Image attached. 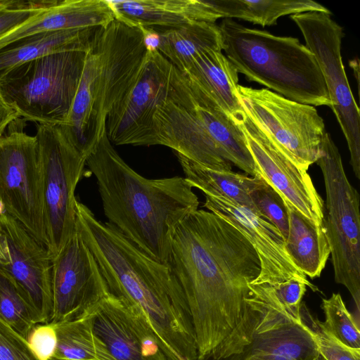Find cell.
Wrapping results in <instances>:
<instances>
[{
	"label": "cell",
	"mask_w": 360,
	"mask_h": 360,
	"mask_svg": "<svg viewBox=\"0 0 360 360\" xmlns=\"http://www.w3.org/2000/svg\"><path fill=\"white\" fill-rule=\"evenodd\" d=\"M0 319L26 340L33 328L40 323L34 310L1 269Z\"/></svg>",
	"instance_id": "cell-29"
},
{
	"label": "cell",
	"mask_w": 360,
	"mask_h": 360,
	"mask_svg": "<svg viewBox=\"0 0 360 360\" xmlns=\"http://www.w3.org/2000/svg\"><path fill=\"white\" fill-rule=\"evenodd\" d=\"M252 202L260 217L275 226L284 240L288 230V217L285 204L281 195L262 179L250 192Z\"/></svg>",
	"instance_id": "cell-32"
},
{
	"label": "cell",
	"mask_w": 360,
	"mask_h": 360,
	"mask_svg": "<svg viewBox=\"0 0 360 360\" xmlns=\"http://www.w3.org/2000/svg\"><path fill=\"white\" fill-rule=\"evenodd\" d=\"M9 263V252L6 240L0 231V267H4Z\"/></svg>",
	"instance_id": "cell-38"
},
{
	"label": "cell",
	"mask_w": 360,
	"mask_h": 360,
	"mask_svg": "<svg viewBox=\"0 0 360 360\" xmlns=\"http://www.w3.org/2000/svg\"><path fill=\"white\" fill-rule=\"evenodd\" d=\"M174 67L156 49H147L130 84L106 122L107 136L116 146H143L154 114L167 97Z\"/></svg>",
	"instance_id": "cell-14"
},
{
	"label": "cell",
	"mask_w": 360,
	"mask_h": 360,
	"mask_svg": "<svg viewBox=\"0 0 360 360\" xmlns=\"http://www.w3.org/2000/svg\"><path fill=\"white\" fill-rule=\"evenodd\" d=\"M115 20L107 0H56L52 6L34 18L0 38V49L29 35L103 27Z\"/></svg>",
	"instance_id": "cell-21"
},
{
	"label": "cell",
	"mask_w": 360,
	"mask_h": 360,
	"mask_svg": "<svg viewBox=\"0 0 360 360\" xmlns=\"http://www.w3.org/2000/svg\"><path fill=\"white\" fill-rule=\"evenodd\" d=\"M87 316L116 360H167L145 313L124 297L110 293Z\"/></svg>",
	"instance_id": "cell-18"
},
{
	"label": "cell",
	"mask_w": 360,
	"mask_h": 360,
	"mask_svg": "<svg viewBox=\"0 0 360 360\" xmlns=\"http://www.w3.org/2000/svg\"><path fill=\"white\" fill-rule=\"evenodd\" d=\"M331 13L309 11L290 16L321 70L334 112L346 139L350 164L360 179V110L355 101L341 55L343 28Z\"/></svg>",
	"instance_id": "cell-13"
},
{
	"label": "cell",
	"mask_w": 360,
	"mask_h": 360,
	"mask_svg": "<svg viewBox=\"0 0 360 360\" xmlns=\"http://www.w3.org/2000/svg\"><path fill=\"white\" fill-rule=\"evenodd\" d=\"M219 27L226 58L248 81L297 103L330 108L319 64L297 38L276 36L233 19H224Z\"/></svg>",
	"instance_id": "cell-6"
},
{
	"label": "cell",
	"mask_w": 360,
	"mask_h": 360,
	"mask_svg": "<svg viewBox=\"0 0 360 360\" xmlns=\"http://www.w3.org/2000/svg\"><path fill=\"white\" fill-rule=\"evenodd\" d=\"M146 51L140 28L115 20L97 30L86 51L66 122L61 124L86 158L106 133L108 115L130 84Z\"/></svg>",
	"instance_id": "cell-5"
},
{
	"label": "cell",
	"mask_w": 360,
	"mask_h": 360,
	"mask_svg": "<svg viewBox=\"0 0 360 360\" xmlns=\"http://www.w3.org/2000/svg\"><path fill=\"white\" fill-rule=\"evenodd\" d=\"M167 264L185 296L201 357L240 321L249 284L260 271L259 259L228 221L197 210L177 226Z\"/></svg>",
	"instance_id": "cell-1"
},
{
	"label": "cell",
	"mask_w": 360,
	"mask_h": 360,
	"mask_svg": "<svg viewBox=\"0 0 360 360\" xmlns=\"http://www.w3.org/2000/svg\"><path fill=\"white\" fill-rule=\"evenodd\" d=\"M0 231L9 252V263L0 269L13 281L39 323H50L51 257L49 250L6 212L0 215Z\"/></svg>",
	"instance_id": "cell-17"
},
{
	"label": "cell",
	"mask_w": 360,
	"mask_h": 360,
	"mask_svg": "<svg viewBox=\"0 0 360 360\" xmlns=\"http://www.w3.org/2000/svg\"><path fill=\"white\" fill-rule=\"evenodd\" d=\"M48 250L58 254L76 231L75 192L86 158L61 124L37 126Z\"/></svg>",
	"instance_id": "cell-10"
},
{
	"label": "cell",
	"mask_w": 360,
	"mask_h": 360,
	"mask_svg": "<svg viewBox=\"0 0 360 360\" xmlns=\"http://www.w3.org/2000/svg\"><path fill=\"white\" fill-rule=\"evenodd\" d=\"M243 316L212 350L195 360H314L309 329L282 306L266 283L249 284Z\"/></svg>",
	"instance_id": "cell-7"
},
{
	"label": "cell",
	"mask_w": 360,
	"mask_h": 360,
	"mask_svg": "<svg viewBox=\"0 0 360 360\" xmlns=\"http://www.w3.org/2000/svg\"><path fill=\"white\" fill-rule=\"evenodd\" d=\"M0 360H39L27 340L1 319Z\"/></svg>",
	"instance_id": "cell-34"
},
{
	"label": "cell",
	"mask_w": 360,
	"mask_h": 360,
	"mask_svg": "<svg viewBox=\"0 0 360 360\" xmlns=\"http://www.w3.org/2000/svg\"><path fill=\"white\" fill-rule=\"evenodd\" d=\"M285 204L288 230L285 247L297 267L310 278L320 277L330 255L323 226H317Z\"/></svg>",
	"instance_id": "cell-24"
},
{
	"label": "cell",
	"mask_w": 360,
	"mask_h": 360,
	"mask_svg": "<svg viewBox=\"0 0 360 360\" xmlns=\"http://www.w3.org/2000/svg\"><path fill=\"white\" fill-rule=\"evenodd\" d=\"M20 118L18 113L4 101L0 94V137L6 129L15 120Z\"/></svg>",
	"instance_id": "cell-37"
},
{
	"label": "cell",
	"mask_w": 360,
	"mask_h": 360,
	"mask_svg": "<svg viewBox=\"0 0 360 360\" xmlns=\"http://www.w3.org/2000/svg\"><path fill=\"white\" fill-rule=\"evenodd\" d=\"M85 56L84 51H66L23 63L0 79V94L25 121L65 124Z\"/></svg>",
	"instance_id": "cell-8"
},
{
	"label": "cell",
	"mask_w": 360,
	"mask_h": 360,
	"mask_svg": "<svg viewBox=\"0 0 360 360\" xmlns=\"http://www.w3.org/2000/svg\"><path fill=\"white\" fill-rule=\"evenodd\" d=\"M98 28L37 33L8 44L0 49V79L13 68L47 54L86 51Z\"/></svg>",
	"instance_id": "cell-23"
},
{
	"label": "cell",
	"mask_w": 360,
	"mask_h": 360,
	"mask_svg": "<svg viewBox=\"0 0 360 360\" xmlns=\"http://www.w3.org/2000/svg\"><path fill=\"white\" fill-rule=\"evenodd\" d=\"M316 163L323 178L326 214L323 226L330 246L335 281L360 309L359 194L346 175L339 150L326 131Z\"/></svg>",
	"instance_id": "cell-9"
},
{
	"label": "cell",
	"mask_w": 360,
	"mask_h": 360,
	"mask_svg": "<svg viewBox=\"0 0 360 360\" xmlns=\"http://www.w3.org/2000/svg\"><path fill=\"white\" fill-rule=\"evenodd\" d=\"M217 20L237 18L262 27L277 23L279 18L309 11L331 13L311 0H209Z\"/></svg>",
	"instance_id": "cell-27"
},
{
	"label": "cell",
	"mask_w": 360,
	"mask_h": 360,
	"mask_svg": "<svg viewBox=\"0 0 360 360\" xmlns=\"http://www.w3.org/2000/svg\"><path fill=\"white\" fill-rule=\"evenodd\" d=\"M55 326L58 342L53 360H116L94 334L88 316Z\"/></svg>",
	"instance_id": "cell-28"
},
{
	"label": "cell",
	"mask_w": 360,
	"mask_h": 360,
	"mask_svg": "<svg viewBox=\"0 0 360 360\" xmlns=\"http://www.w3.org/2000/svg\"><path fill=\"white\" fill-rule=\"evenodd\" d=\"M154 145L212 169L231 171L232 163L251 177L258 176L241 129L175 67L167 97L158 107L143 143Z\"/></svg>",
	"instance_id": "cell-4"
},
{
	"label": "cell",
	"mask_w": 360,
	"mask_h": 360,
	"mask_svg": "<svg viewBox=\"0 0 360 360\" xmlns=\"http://www.w3.org/2000/svg\"><path fill=\"white\" fill-rule=\"evenodd\" d=\"M76 217V229L96 259L109 292L143 310L167 360H195L188 306L168 264L148 256L78 200Z\"/></svg>",
	"instance_id": "cell-2"
},
{
	"label": "cell",
	"mask_w": 360,
	"mask_h": 360,
	"mask_svg": "<svg viewBox=\"0 0 360 360\" xmlns=\"http://www.w3.org/2000/svg\"><path fill=\"white\" fill-rule=\"evenodd\" d=\"M180 72L212 98L233 120L244 113L238 94V72L221 51L201 53Z\"/></svg>",
	"instance_id": "cell-22"
},
{
	"label": "cell",
	"mask_w": 360,
	"mask_h": 360,
	"mask_svg": "<svg viewBox=\"0 0 360 360\" xmlns=\"http://www.w3.org/2000/svg\"><path fill=\"white\" fill-rule=\"evenodd\" d=\"M321 308L325 316L323 326L343 344L360 349L359 323L347 310L340 294L333 293L329 298H323Z\"/></svg>",
	"instance_id": "cell-30"
},
{
	"label": "cell",
	"mask_w": 360,
	"mask_h": 360,
	"mask_svg": "<svg viewBox=\"0 0 360 360\" xmlns=\"http://www.w3.org/2000/svg\"><path fill=\"white\" fill-rule=\"evenodd\" d=\"M300 319L309 329L319 354L326 360H360V349H354L341 342L330 334L305 305L300 307Z\"/></svg>",
	"instance_id": "cell-31"
},
{
	"label": "cell",
	"mask_w": 360,
	"mask_h": 360,
	"mask_svg": "<svg viewBox=\"0 0 360 360\" xmlns=\"http://www.w3.org/2000/svg\"><path fill=\"white\" fill-rule=\"evenodd\" d=\"M25 122L17 119L0 137V202L48 249L39 146Z\"/></svg>",
	"instance_id": "cell-11"
},
{
	"label": "cell",
	"mask_w": 360,
	"mask_h": 360,
	"mask_svg": "<svg viewBox=\"0 0 360 360\" xmlns=\"http://www.w3.org/2000/svg\"><path fill=\"white\" fill-rule=\"evenodd\" d=\"M56 0H0V38L52 6Z\"/></svg>",
	"instance_id": "cell-33"
},
{
	"label": "cell",
	"mask_w": 360,
	"mask_h": 360,
	"mask_svg": "<svg viewBox=\"0 0 360 360\" xmlns=\"http://www.w3.org/2000/svg\"><path fill=\"white\" fill-rule=\"evenodd\" d=\"M108 223L151 258L167 264L179 224L196 211L198 196L181 176L147 179L119 155L105 133L86 158Z\"/></svg>",
	"instance_id": "cell-3"
},
{
	"label": "cell",
	"mask_w": 360,
	"mask_h": 360,
	"mask_svg": "<svg viewBox=\"0 0 360 360\" xmlns=\"http://www.w3.org/2000/svg\"><path fill=\"white\" fill-rule=\"evenodd\" d=\"M244 110L283 153L304 171L320 155L326 131L314 106L289 100L267 89L238 86Z\"/></svg>",
	"instance_id": "cell-12"
},
{
	"label": "cell",
	"mask_w": 360,
	"mask_h": 360,
	"mask_svg": "<svg viewBox=\"0 0 360 360\" xmlns=\"http://www.w3.org/2000/svg\"><path fill=\"white\" fill-rule=\"evenodd\" d=\"M205 196V207L231 224L255 250L260 271L250 283L274 284L295 278L305 283L312 290H317L294 264L285 249L281 233L271 222L231 199Z\"/></svg>",
	"instance_id": "cell-19"
},
{
	"label": "cell",
	"mask_w": 360,
	"mask_h": 360,
	"mask_svg": "<svg viewBox=\"0 0 360 360\" xmlns=\"http://www.w3.org/2000/svg\"><path fill=\"white\" fill-rule=\"evenodd\" d=\"M29 346L39 360H53L57 347L55 324H37L27 339Z\"/></svg>",
	"instance_id": "cell-36"
},
{
	"label": "cell",
	"mask_w": 360,
	"mask_h": 360,
	"mask_svg": "<svg viewBox=\"0 0 360 360\" xmlns=\"http://www.w3.org/2000/svg\"><path fill=\"white\" fill-rule=\"evenodd\" d=\"M233 121L244 134L258 176L273 188L285 203L313 224L323 226L324 202L308 172L294 164L245 110Z\"/></svg>",
	"instance_id": "cell-16"
},
{
	"label": "cell",
	"mask_w": 360,
	"mask_h": 360,
	"mask_svg": "<svg viewBox=\"0 0 360 360\" xmlns=\"http://www.w3.org/2000/svg\"><path fill=\"white\" fill-rule=\"evenodd\" d=\"M266 284L283 308L295 319L300 320L301 301L307 285L295 278L278 283Z\"/></svg>",
	"instance_id": "cell-35"
},
{
	"label": "cell",
	"mask_w": 360,
	"mask_h": 360,
	"mask_svg": "<svg viewBox=\"0 0 360 360\" xmlns=\"http://www.w3.org/2000/svg\"><path fill=\"white\" fill-rule=\"evenodd\" d=\"M115 20L133 27L176 28L217 20L209 0H107Z\"/></svg>",
	"instance_id": "cell-20"
},
{
	"label": "cell",
	"mask_w": 360,
	"mask_h": 360,
	"mask_svg": "<svg viewBox=\"0 0 360 360\" xmlns=\"http://www.w3.org/2000/svg\"><path fill=\"white\" fill-rule=\"evenodd\" d=\"M152 27L157 33L156 49L179 71L205 51H222L221 32L216 23L200 22L176 28Z\"/></svg>",
	"instance_id": "cell-25"
},
{
	"label": "cell",
	"mask_w": 360,
	"mask_h": 360,
	"mask_svg": "<svg viewBox=\"0 0 360 360\" xmlns=\"http://www.w3.org/2000/svg\"><path fill=\"white\" fill-rule=\"evenodd\" d=\"M109 294L96 259L76 229L51 258L50 323L56 324L87 316Z\"/></svg>",
	"instance_id": "cell-15"
},
{
	"label": "cell",
	"mask_w": 360,
	"mask_h": 360,
	"mask_svg": "<svg viewBox=\"0 0 360 360\" xmlns=\"http://www.w3.org/2000/svg\"><path fill=\"white\" fill-rule=\"evenodd\" d=\"M185 174V179L192 188L200 190L205 195L222 196L233 200L254 214L259 212L252 202L250 192L262 180L231 171L212 169L176 154Z\"/></svg>",
	"instance_id": "cell-26"
},
{
	"label": "cell",
	"mask_w": 360,
	"mask_h": 360,
	"mask_svg": "<svg viewBox=\"0 0 360 360\" xmlns=\"http://www.w3.org/2000/svg\"><path fill=\"white\" fill-rule=\"evenodd\" d=\"M314 360H326L320 354H319Z\"/></svg>",
	"instance_id": "cell-39"
}]
</instances>
